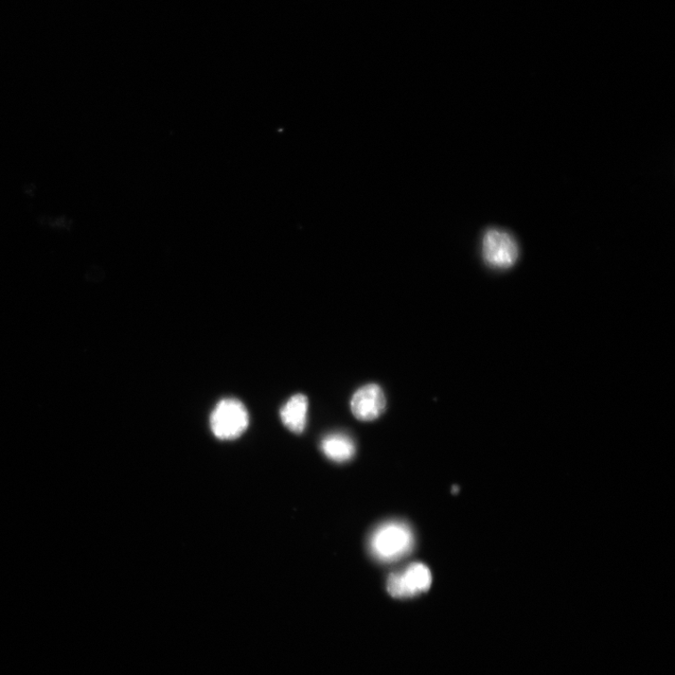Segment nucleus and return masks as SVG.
Masks as SVG:
<instances>
[{
  "mask_svg": "<svg viewBox=\"0 0 675 675\" xmlns=\"http://www.w3.org/2000/svg\"><path fill=\"white\" fill-rule=\"evenodd\" d=\"M415 538L411 527L403 522L392 521L376 529L370 539L372 556L384 563H392L410 555Z\"/></svg>",
  "mask_w": 675,
  "mask_h": 675,
  "instance_id": "obj_1",
  "label": "nucleus"
},
{
  "mask_svg": "<svg viewBox=\"0 0 675 675\" xmlns=\"http://www.w3.org/2000/svg\"><path fill=\"white\" fill-rule=\"evenodd\" d=\"M482 253L491 268L506 271L517 263L519 244L514 237L500 228H490L483 238Z\"/></svg>",
  "mask_w": 675,
  "mask_h": 675,
  "instance_id": "obj_2",
  "label": "nucleus"
},
{
  "mask_svg": "<svg viewBox=\"0 0 675 675\" xmlns=\"http://www.w3.org/2000/svg\"><path fill=\"white\" fill-rule=\"evenodd\" d=\"M248 425V414L244 404L237 399L222 400L212 411V433L221 440L240 437Z\"/></svg>",
  "mask_w": 675,
  "mask_h": 675,
  "instance_id": "obj_3",
  "label": "nucleus"
},
{
  "mask_svg": "<svg viewBox=\"0 0 675 675\" xmlns=\"http://www.w3.org/2000/svg\"><path fill=\"white\" fill-rule=\"evenodd\" d=\"M432 581L433 577L428 566L414 563L408 565L403 573L390 575L386 588L390 596L395 598H408L427 592Z\"/></svg>",
  "mask_w": 675,
  "mask_h": 675,
  "instance_id": "obj_4",
  "label": "nucleus"
},
{
  "mask_svg": "<svg viewBox=\"0 0 675 675\" xmlns=\"http://www.w3.org/2000/svg\"><path fill=\"white\" fill-rule=\"evenodd\" d=\"M386 397L377 384H369L358 390L351 401L352 413L358 419L370 421L378 419L385 411Z\"/></svg>",
  "mask_w": 675,
  "mask_h": 675,
  "instance_id": "obj_5",
  "label": "nucleus"
},
{
  "mask_svg": "<svg viewBox=\"0 0 675 675\" xmlns=\"http://www.w3.org/2000/svg\"><path fill=\"white\" fill-rule=\"evenodd\" d=\"M309 403L304 394L292 396L286 404L281 407L280 415L282 423L294 434L299 435L305 432L307 425Z\"/></svg>",
  "mask_w": 675,
  "mask_h": 675,
  "instance_id": "obj_6",
  "label": "nucleus"
},
{
  "mask_svg": "<svg viewBox=\"0 0 675 675\" xmlns=\"http://www.w3.org/2000/svg\"><path fill=\"white\" fill-rule=\"evenodd\" d=\"M321 449L329 459L337 461V463H345V461L351 459L356 452V446H354L353 439L341 433L326 436L321 442Z\"/></svg>",
  "mask_w": 675,
  "mask_h": 675,
  "instance_id": "obj_7",
  "label": "nucleus"
}]
</instances>
